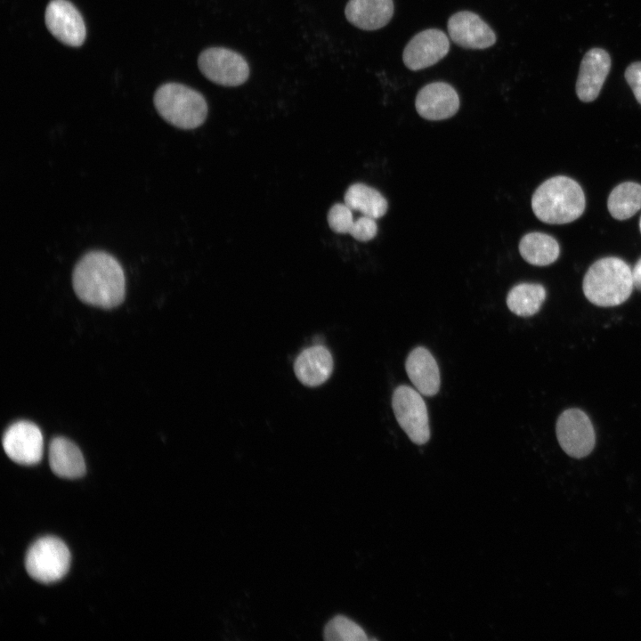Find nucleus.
Here are the masks:
<instances>
[{
	"mask_svg": "<svg viewBox=\"0 0 641 641\" xmlns=\"http://www.w3.org/2000/svg\"><path fill=\"white\" fill-rule=\"evenodd\" d=\"M72 286L85 304L111 309L121 304L126 296V278L119 262L102 250L85 254L72 272Z\"/></svg>",
	"mask_w": 641,
	"mask_h": 641,
	"instance_id": "obj_1",
	"label": "nucleus"
},
{
	"mask_svg": "<svg viewBox=\"0 0 641 641\" xmlns=\"http://www.w3.org/2000/svg\"><path fill=\"white\" fill-rule=\"evenodd\" d=\"M585 195L573 179L557 175L543 182L534 191L531 208L536 217L549 224H564L578 219L585 210Z\"/></svg>",
	"mask_w": 641,
	"mask_h": 641,
	"instance_id": "obj_2",
	"label": "nucleus"
},
{
	"mask_svg": "<svg viewBox=\"0 0 641 641\" xmlns=\"http://www.w3.org/2000/svg\"><path fill=\"white\" fill-rule=\"evenodd\" d=\"M632 270L621 258L609 256L596 261L583 278L582 289L595 305L609 307L624 303L633 290Z\"/></svg>",
	"mask_w": 641,
	"mask_h": 641,
	"instance_id": "obj_3",
	"label": "nucleus"
},
{
	"mask_svg": "<svg viewBox=\"0 0 641 641\" xmlns=\"http://www.w3.org/2000/svg\"><path fill=\"white\" fill-rule=\"evenodd\" d=\"M156 110L172 126L181 129H194L201 126L207 116V104L198 91L178 83L159 86L153 98Z\"/></svg>",
	"mask_w": 641,
	"mask_h": 641,
	"instance_id": "obj_4",
	"label": "nucleus"
},
{
	"mask_svg": "<svg viewBox=\"0 0 641 641\" xmlns=\"http://www.w3.org/2000/svg\"><path fill=\"white\" fill-rule=\"evenodd\" d=\"M70 552L66 544L55 537H43L28 549L25 568L36 581L50 584L61 580L70 566Z\"/></svg>",
	"mask_w": 641,
	"mask_h": 641,
	"instance_id": "obj_5",
	"label": "nucleus"
},
{
	"mask_svg": "<svg viewBox=\"0 0 641 641\" xmlns=\"http://www.w3.org/2000/svg\"><path fill=\"white\" fill-rule=\"evenodd\" d=\"M418 391L408 385H399L392 396L395 418L411 442L418 445L430 439L427 408Z\"/></svg>",
	"mask_w": 641,
	"mask_h": 641,
	"instance_id": "obj_6",
	"label": "nucleus"
},
{
	"mask_svg": "<svg viewBox=\"0 0 641 641\" xmlns=\"http://www.w3.org/2000/svg\"><path fill=\"white\" fill-rule=\"evenodd\" d=\"M198 65L208 80L223 86L240 85L249 76V67L245 58L223 47L204 50L199 56Z\"/></svg>",
	"mask_w": 641,
	"mask_h": 641,
	"instance_id": "obj_7",
	"label": "nucleus"
},
{
	"mask_svg": "<svg viewBox=\"0 0 641 641\" xmlns=\"http://www.w3.org/2000/svg\"><path fill=\"white\" fill-rule=\"evenodd\" d=\"M556 433L563 450L574 458L587 457L596 444L593 425L588 415L580 409L563 411L557 418Z\"/></svg>",
	"mask_w": 641,
	"mask_h": 641,
	"instance_id": "obj_8",
	"label": "nucleus"
},
{
	"mask_svg": "<svg viewBox=\"0 0 641 641\" xmlns=\"http://www.w3.org/2000/svg\"><path fill=\"white\" fill-rule=\"evenodd\" d=\"M2 444L6 455L20 465H36L43 456V434L32 422L13 423L4 432Z\"/></svg>",
	"mask_w": 641,
	"mask_h": 641,
	"instance_id": "obj_9",
	"label": "nucleus"
},
{
	"mask_svg": "<svg viewBox=\"0 0 641 641\" xmlns=\"http://www.w3.org/2000/svg\"><path fill=\"white\" fill-rule=\"evenodd\" d=\"M51 34L69 46H80L85 39V26L77 9L67 0L51 1L45 14Z\"/></svg>",
	"mask_w": 641,
	"mask_h": 641,
	"instance_id": "obj_10",
	"label": "nucleus"
},
{
	"mask_svg": "<svg viewBox=\"0 0 641 641\" xmlns=\"http://www.w3.org/2000/svg\"><path fill=\"white\" fill-rule=\"evenodd\" d=\"M450 43L442 30L430 28L414 36L404 48L402 60L410 70H419L441 61L449 52Z\"/></svg>",
	"mask_w": 641,
	"mask_h": 641,
	"instance_id": "obj_11",
	"label": "nucleus"
},
{
	"mask_svg": "<svg viewBox=\"0 0 641 641\" xmlns=\"http://www.w3.org/2000/svg\"><path fill=\"white\" fill-rule=\"evenodd\" d=\"M448 32L458 45L468 49H485L493 45L496 36L477 14L462 11L448 20Z\"/></svg>",
	"mask_w": 641,
	"mask_h": 641,
	"instance_id": "obj_12",
	"label": "nucleus"
},
{
	"mask_svg": "<svg viewBox=\"0 0 641 641\" xmlns=\"http://www.w3.org/2000/svg\"><path fill=\"white\" fill-rule=\"evenodd\" d=\"M415 106L420 117L427 120H442L452 117L459 108L456 90L444 82L425 85L416 97Z\"/></svg>",
	"mask_w": 641,
	"mask_h": 641,
	"instance_id": "obj_13",
	"label": "nucleus"
},
{
	"mask_svg": "<svg viewBox=\"0 0 641 641\" xmlns=\"http://www.w3.org/2000/svg\"><path fill=\"white\" fill-rule=\"evenodd\" d=\"M611 69V57L601 48H593L583 56L576 81V93L584 102L596 100Z\"/></svg>",
	"mask_w": 641,
	"mask_h": 641,
	"instance_id": "obj_14",
	"label": "nucleus"
},
{
	"mask_svg": "<svg viewBox=\"0 0 641 641\" xmlns=\"http://www.w3.org/2000/svg\"><path fill=\"white\" fill-rule=\"evenodd\" d=\"M405 369L411 383L421 394L434 396L438 393L440 370L429 350L422 346L414 348L406 359Z\"/></svg>",
	"mask_w": 641,
	"mask_h": 641,
	"instance_id": "obj_15",
	"label": "nucleus"
},
{
	"mask_svg": "<svg viewBox=\"0 0 641 641\" xmlns=\"http://www.w3.org/2000/svg\"><path fill=\"white\" fill-rule=\"evenodd\" d=\"M294 370L298 380L307 386L323 384L333 370L329 351L317 345L303 350L295 361Z\"/></svg>",
	"mask_w": 641,
	"mask_h": 641,
	"instance_id": "obj_16",
	"label": "nucleus"
},
{
	"mask_svg": "<svg viewBox=\"0 0 641 641\" xmlns=\"http://www.w3.org/2000/svg\"><path fill=\"white\" fill-rule=\"evenodd\" d=\"M393 13V0H349L345 10L347 20L364 30L385 27Z\"/></svg>",
	"mask_w": 641,
	"mask_h": 641,
	"instance_id": "obj_17",
	"label": "nucleus"
},
{
	"mask_svg": "<svg viewBox=\"0 0 641 641\" xmlns=\"http://www.w3.org/2000/svg\"><path fill=\"white\" fill-rule=\"evenodd\" d=\"M49 466L61 478L76 479L85 473V463L79 448L64 437H54L48 450Z\"/></svg>",
	"mask_w": 641,
	"mask_h": 641,
	"instance_id": "obj_18",
	"label": "nucleus"
},
{
	"mask_svg": "<svg viewBox=\"0 0 641 641\" xmlns=\"http://www.w3.org/2000/svg\"><path fill=\"white\" fill-rule=\"evenodd\" d=\"M519 252L527 263L546 266L556 262L560 254V247L552 236L535 231L527 233L521 239Z\"/></svg>",
	"mask_w": 641,
	"mask_h": 641,
	"instance_id": "obj_19",
	"label": "nucleus"
},
{
	"mask_svg": "<svg viewBox=\"0 0 641 641\" xmlns=\"http://www.w3.org/2000/svg\"><path fill=\"white\" fill-rule=\"evenodd\" d=\"M345 204L353 211L378 219L385 215L388 204L385 198L376 189L364 183L352 184L345 191Z\"/></svg>",
	"mask_w": 641,
	"mask_h": 641,
	"instance_id": "obj_20",
	"label": "nucleus"
},
{
	"mask_svg": "<svg viewBox=\"0 0 641 641\" xmlns=\"http://www.w3.org/2000/svg\"><path fill=\"white\" fill-rule=\"evenodd\" d=\"M546 298V289L537 283H520L513 287L507 296L508 309L520 317L537 313Z\"/></svg>",
	"mask_w": 641,
	"mask_h": 641,
	"instance_id": "obj_21",
	"label": "nucleus"
},
{
	"mask_svg": "<svg viewBox=\"0 0 641 641\" xmlns=\"http://www.w3.org/2000/svg\"><path fill=\"white\" fill-rule=\"evenodd\" d=\"M607 207L617 220H626L641 209V184L625 182L618 184L610 193Z\"/></svg>",
	"mask_w": 641,
	"mask_h": 641,
	"instance_id": "obj_22",
	"label": "nucleus"
},
{
	"mask_svg": "<svg viewBox=\"0 0 641 641\" xmlns=\"http://www.w3.org/2000/svg\"><path fill=\"white\" fill-rule=\"evenodd\" d=\"M324 639L328 641H365V631L353 621L344 615L333 617L324 628Z\"/></svg>",
	"mask_w": 641,
	"mask_h": 641,
	"instance_id": "obj_23",
	"label": "nucleus"
},
{
	"mask_svg": "<svg viewBox=\"0 0 641 641\" xmlns=\"http://www.w3.org/2000/svg\"><path fill=\"white\" fill-rule=\"evenodd\" d=\"M328 223L333 231L349 234L354 223L353 210L345 203H337L329 211Z\"/></svg>",
	"mask_w": 641,
	"mask_h": 641,
	"instance_id": "obj_24",
	"label": "nucleus"
},
{
	"mask_svg": "<svg viewBox=\"0 0 641 641\" xmlns=\"http://www.w3.org/2000/svg\"><path fill=\"white\" fill-rule=\"evenodd\" d=\"M377 233L376 219L362 215L354 220L350 235L355 239L362 242L371 240Z\"/></svg>",
	"mask_w": 641,
	"mask_h": 641,
	"instance_id": "obj_25",
	"label": "nucleus"
},
{
	"mask_svg": "<svg viewBox=\"0 0 641 641\" xmlns=\"http://www.w3.org/2000/svg\"><path fill=\"white\" fill-rule=\"evenodd\" d=\"M625 78L641 104V61L633 62L626 69Z\"/></svg>",
	"mask_w": 641,
	"mask_h": 641,
	"instance_id": "obj_26",
	"label": "nucleus"
},
{
	"mask_svg": "<svg viewBox=\"0 0 641 641\" xmlns=\"http://www.w3.org/2000/svg\"><path fill=\"white\" fill-rule=\"evenodd\" d=\"M632 280L634 287L641 291V257L632 269Z\"/></svg>",
	"mask_w": 641,
	"mask_h": 641,
	"instance_id": "obj_27",
	"label": "nucleus"
},
{
	"mask_svg": "<svg viewBox=\"0 0 641 641\" xmlns=\"http://www.w3.org/2000/svg\"><path fill=\"white\" fill-rule=\"evenodd\" d=\"M639 229H640V232H641V217H640V221H639Z\"/></svg>",
	"mask_w": 641,
	"mask_h": 641,
	"instance_id": "obj_28",
	"label": "nucleus"
}]
</instances>
